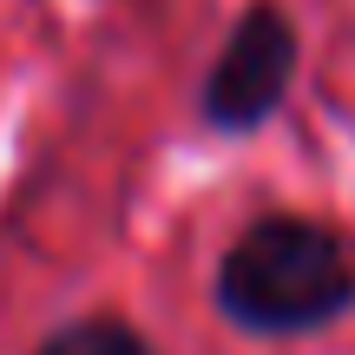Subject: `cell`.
Listing matches in <instances>:
<instances>
[{
	"label": "cell",
	"mask_w": 355,
	"mask_h": 355,
	"mask_svg": "<svg viewBox=\"0 0 355 355\" xmlns=\"http://www.w3.org/2000/svg\"><path fill=\"white\" fill-rule=\"evenodd\" d=\"M217 303L263 336L322 329L355 303V263L343 237H329L309 217H270L243 230V243L217 270Z\"/></svg>",
	"instance_id": "obj_1"
},
{
	"label": "cell",
	"mask_w": 355,
	"mask_h": 355,
	"mask_svg": "<svg viewBox=\"0 0 355 355\" xmlns=\"http://www.w3.org/2000/svg\"><path fill=\"white\" fill-rule=\"evenodd\" d=\"M290 73H296V26L277 7H250L230 33L224 60L211 66V92H204L211 125H224V132L263 125L290 92Z\"/></svg>",
	"instance_id": "obj_2"
},
{
	"label": "cell",
	"mask_w": 355,
	"mask_h": 355,
	"mask_svg": "<svg viewBox=\"0 0 355 355\" xmlns=\"http://www.w3.org/2000/svg\"><path fill=\"white\" fill-rule=\"evenodd\" d=\"M40 355H145V343L125 322H73V329H60Z\"/></svg>",
	"instance_id": "obj_3"
}]
</instances>
